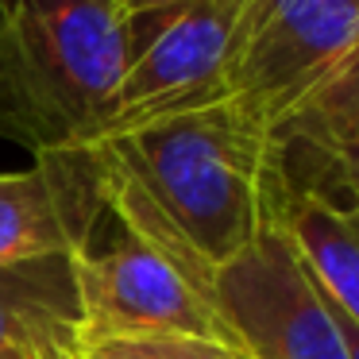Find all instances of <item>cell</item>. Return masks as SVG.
<instances>
[{"label":"cell","mask_w":359,"mask_h":359,"mask_svg":"<svg viewBox=\"0 0 359 359\" xmlns=\"http://www.w3.org/2000/svg\"><path fill=\"white\" fill-rule=\"evenodd\" d=\"M89 344L109 336H201L232 348L209 290L151 243L120 232L112 243L89 240L74 251Z\"/></svg>","instance_id":"cell-6"},{"label":"cell","mask_w":359,"mask_h":359,"mask_svg":"<svg viewBox=\"0 0 359 359\" xmlns=\"http://www.w3.org/2000/svg\"><path fill=\"white\" fill-rule=\"evenodd\" d=\"M236 16L240 0H189L166 12L128 16V62L104 112L101 140L224 104Z\"/></svg>","instance_id":"cell-4"},{"label":"cell","mask_w":359,"mask_h":359,"mask_svg":"<svg viewBox=\"0 0 359 359\" xmlns=\"http://www.w3.org/2000/svg\"><path fill=\"white\" fill-rule=\"evenodd\" d=\"M74 251L0 266V359H86Z\"/></svg>","instance_id":"cell-9"},{"label":"cell","mask_w":359,"mask_h":359,"mask_svg":"<svg viewBox=\"0 0 359 359\" xmlns=\"http://www.w3.org/2000/svg\"><path fill=\"white\" fill-rule=\"evenodd\" d=\"M286 194L351 205L359 194V50L274 135Z\"/></svg>","instance_id":"cell-8"},{"label":"cell","mask_w":359,"mask_h":359,"mask_svg":"<svg viewBox=\"0 0 359 359\" xmlns=\"http://www.w3.org/2000/svg\"><path fill=\"white\" fill-rule=\"evenodd\" d=\"M282 228L325 297L359 325V209L290 194Z\"/></svg>","instance_id":"cell-10"},{"label":"cell","mask_w":359,"mask_h":359,"mask_svg":"<svg viewBox=\"0 0 359 359\" xmlns=\"http://www.w3.org/2000/svg\"><path fill=\"white\" fill-rule=\"evenodd\" d=\"M178 4H189V0H116V8L124 16H147V12H166Z\"/></svg>","instance_id":"cell-12"},{"label":"cell","mask_w":359,"mask_h":359,"mask_svg":"<svg viewBox=\"0 0 359 359\" xmlns=\"http://www.w3.org/2000/svg\"><path fill=\"white\" fill-rule=\"evenodd\" d=\"M124 62L116 0H0V143L86 151L101 140Z\"/></svg>","instance_id":"cell-2"},{"label":"cell","mask_w":359,"mask_h":359,"mask_svg":"<svg viewBox=\"0 0 359 359\" xmlns=\"http://www.w3.org/2000/svg\"><path fill=\"white\" fill-rule=\"evenodd\" d=\"M359 50V0H240L224 104L274 140Z\"/></svg>","instance_id":"cell-3"},{"label":"cell","mask_w":359,"mask_h":359,"mask_svg":"<svg viewBox=\"0 0 359 359\" xmlns=\"http://www.w3.org/2000/svg\"><path fill=\"white\" fill-rule=\"evenodd\" d=\"M104 217L89 151L35 155L27 170L0 174V266L81 251Z\"/></svg>","instance_id":"cell-7"},{"label":"cell","mask_w":359,"mask_h":359,"mask_svg":"<svg viewBox=\"0 0 359 359\" xmlns=\"http://www.w3.org/2000/svg\"><path fill=\"white\" fill-rule=\"evenodd\" d=\"M348 209H359V194H355V201H351V205H348Z\"/></svg>","instance_id":"cell-14"},{"label":"cell","mask_w":359,"mask_h":359,"mask_svg":"<svg viewBox=\"0 0 359 359\" xmlns=\"http://www.w3.org/2000/svg\"><path fill=\"white\" fill-rule=\"evenodd\" d=\"M86 359H248L243 351L201 336H109L86 348Z\"/></svg>","instance_id":"cell-11"},{"label":"cell","mask_w":359,"mask_h":359,"mask_svg":"<svg viewBox=\"0 0 359 359\" xmlns=\"http://www.w3.org/2000/svg\"><path fill=\"white\" fill-rule=\"evenodd\" d=\"M104 212L178 263L201 290L212 271L286 217L278 143L228 104L155 120L86 147Z\"/></svg>","instance_id":"cell-1"},{"label":"cell","mask_w":359,"mask_h":359,"mask_svg":"<svg viewBox=\"0 0 359 359\" xmlns=\"http://www.w3.org/2000/svg\"><path fill=\"white\" fill-rule=\"evenodd\" d=\"M209 297L232 348L248 359H348L332 305L282 224L217 266Z\"/></svg>","instance_id":"cell-5"},{"label":"cell","mask_w":359,"mask_h":359,"mask_svg":"<svg viewBox=\"0 0 359 359\" xmlns=\"http://www.w3.org/2000/svg\"><path fill=\"white\" fill-rule=\"evenodd\" d=\"M320 294H325V290H320ZM328 305H332V302H328ZM332 313H336V325H340V336H344V348H348V359H359V325L348 317V313L336 309V305H332Z\"/></svg>","instance_id":"cell-13"}]
</instances>
